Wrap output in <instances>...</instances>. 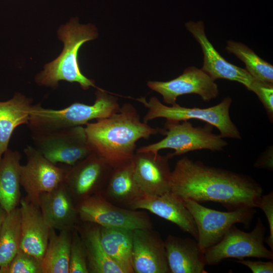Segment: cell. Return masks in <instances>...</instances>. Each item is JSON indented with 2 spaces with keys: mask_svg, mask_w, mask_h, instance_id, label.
Wrapping results in <instances>:
<instances>
[{
  "mask_svg": "<svg viewBox=\"0 0 273 273\" xmlns=\"http://www.w3.org/2000/svg\"><path fill=\"white\" fill-rule=\"evenodd\" d=\"M136 100L148 109L143 118V121L146 123L157 118L179 122L197 119L216 127L223 138L241 139L237 127L230 118L229 111L232 102L230 97L224 98L219 104L207 108H187L177 104L168 106L155 97H151L149 101L145 97Z\"/></svg>",
  "mask_w": 273,
  "mask_h": 273,
  "instance_id": "obj_5",
  "label": "cell"
},
{
  "mask_svg": "<svg viewBox=\"0 0 273 273\" xmlns=\"http://www.w3.org/2000/svg\"><path fill=\"white\" fill-rule=\"evenodd\" d=\"M84 244L89 273H123L106 254L100 240V228L79 220L75 226Z\"/></svg>",
  "mask_w": 273,
  "mask_h": 273,
  "instance_id": "obj_23",
  "label": "cell"
},
{
  "mask_svg": "<svg viewBox=\"0 0 273 273\" xmlns=\"http://www.w3.org/2000/svg\"><path fill=\"white\" fill-rule=\"evenodd\" d=\"M266 229L260 217L250 232L232 225L221 240L204 252L206 265H215L225 259L256 257L273 260V252L264 245Z\"/></svg>",
  "mask_w": 273,
  "mask_h": 273,
  "instance_id": "obj_7",
  "label": "cell"
},
{
  "mask_svg": "<svg viewBox=\"0 0 273 273\" xmlns=\"http://www.w3.org/2000/svg\"><path fill=\"white\" fill-rule=\"evenodd\" d=\"M187 30L200 45L203 53V64L201 68L214 80L224 79L238 82L255 94L261 83L245 69L228 62L215 49L205 32L202 21H189L186 23Z\"/></svg>",
  "mask_w": 273,
  "mask_h": 273,
  "instance_id": "obj_12",
  "label": "cell"
},
{
  "mask_svg": "<svg viewBox=\"0 0 273 273\" xmlns=\"http://www.w3.org/2000/svg\"><path fill=\"white\" fill-rule=\"evenodd\" d=\"M256 208L264 212L268 221L269 234L265 238L264 242L273 251V193L271 191L266 195H262L257 202Z\"/></svg>",
  "mask_w": 273,
  "mask_h": 273,
  "instance_id": "obj_31",
  "label": "cell"
},
{
  "mask_svg": "<svg viewBox=\"0 0 273 273\" xmlns=\"http://www.w3.org/2000/svg\"><path fill=\"white\" fill-rule=\"evenodd\" d=\"M132 260L134 273H170L164 241L154 228L133 231Z\"/></svg>",
  "mask_w": 273,
  "mask_h": 273,
  "instance_id": "obj_15",
  "label": "cell"
},
{
  "mask_svg": "<svg viewBox=\"0 0 273 273\" xmlns=\"http://www.w3.org/2000/svg\"><path fill=\"white\" fill-rule=\"evenodd\" d=\"M69 273H89L85 248L75 226L72 230Z\"/></svg>",
  "mask_w": 273,
  "mask_h": 273,
  "instance_id": "obj_29",
  "label": "cell"
},
{
  "mask_svg": "<svg viewBox=\"0 0 273 273\" xmlns=\"http://www.w3.org/2000/svg\"><path fill=\"white\" fill-rule=\"evenodd\" d=\"M226 51L235 55L245 64V69L256 80L273 85V66L259 57L245 44L233 40H229Z\"/></svg>",
  "mask_w": 273,
  "mask_h": 273,
  "instance_id": "obj_28",
  "label": "cell"
},
{
  "mask_svg": "<svg viewBox=\"0 0 273 273\" xmlns=\"http://www.w3.org/2000/svg\"><path fill=\"white\" fill-rule=\"evenodd\" d=\"M92 105L74 103L56 110L33 105L28 124L31 134L86 125L93 119L108 117L120 109L117 98L98 87Z\"/></svg>",
  "mask_w": 273,
  "mask_h": 273,
  "instance_id": "obj_4",
  "label": "cell"
},
{
  "mask_svg": "<svg viewBox=\"0 0 273 273\" xmlns=\"http://www.w3.org/2000/svg\"><path fill=\"white\" fill-rule=\"evenodd\" d=\"M58 36L64 43L63 49L57 58L46 64L43 70L36 76V83L56 88L59 82L63 80L78 83L84 90L91 86L97 88L95 81L82 73L78 61L81 46L98 37L96 27L92 24H80L77 18H72L59 28Z\"/></svg>",
  "mask_w": 273,
  "mask_h": 273,
  "instance_id": "obj_3",
  "label": "cell"
},
{
  "mask_svg": "<svg viewBox=\"0 0 273 273\" xmlns=\"http://www.w3.org/2000/svg\"><path fill=\"white\" fill-rule=\"evenodd\" d=\"M94 152L112 167L132 160L136 143L160 133V128H153L142 121L136 109L125 103L111 116L88 122L84 127Z\"/></svg>",
  "mask_w": 273,
  "mask_h": 273,
  "instance_id": "obj_2",
  "label": "cell"
},
{
  "mask_svg": "<svg viewBox=\"0 0 273 273\" xmlns=\"http://www.w3.org/2000/svg\"><path fill=\"white\" fill-rule=\"evenodd\" d=\"M196 225L197 243L203 251L218 243L227 231L236 223L248 228L256 213L254 208L220 211L202 205L191 199H183Z\"/></svg>",
  "mask_w": 273,
  "mask_h": 273,
  "instance_id": "obj_9",
  "label": "cell"
},
{
  "mask_svg": "<svg viewBox=\"0 0 273 273\" xmlns=\"http://www.w3.org/2000/svg\"><path fill=\"white\" fill-rule=\"evenodd\" d=\"M170 191L182 199L220 203L228 210L256 208L263 190L247 175L210 166L185 156L171 171Z\"/></svg>",
  "mask_w": 273,
  "mask_h": 273,
  "instance_id": "obj_1",
  "label": "cell"
},
{
  "mask_svg": "<svg viewBox=\"0 0 273 273\" xmlns=\"http://www.w3.org/2000/svg\"><path fill=\"white\" fill-rule=\"evenodd\" d=\"M270 117L273 116V85L262 83L255 94Z\"/></svg>",
  "mask_w": 273,
  "mask_h": 273,
  "instance_id": "obj_32",
  "label": "cell"
},
{
  "mask_svg": "<svg viewBox=\"0 0 273 273\" xmlns=\"http://www.w3.org/2000/svg\"><path fill=\"white\" fill-rule=\"evenodd\" d=\"M8 213L0 204V232Z\"/></svg>",
  "mask_w": 273,
  "mask_h": 273,
  "instance_id": "obj_35",
  "label": "cell"
},
{
  "mask_svg": "<svg viewBox=\"0 0 273 273\" xmlns=\"http://www.w3.org/2000/svg\"><path fill=\"white\" fill-rule=\"evenodd\" d=\"M167 156L152 152H135L134 176L143 194L161 195L170 191L171 171Z\"/></svg>",
  "mask_w": 273,
  "mask_h": 273,
  "instance_id": "obj_16",
  "label": "cell"
},
{
  "mask_svg": "<svg viewBox=\"0 0 273 273\" xmlns=\"http://www.w3.org/2000/svg\"><path fill=\"white\" fill-rule=\"evenodd\" d=\"M6 273H43L42 260L20 248Z\"/></svg>",
  "mask_w": 273,
  "mask_h": 273,
  "instance_id": "obj_30",
  "label": "cell"
},
{
  "mask_svg": "<svg viewBox=\"0 0 273 273\" xmlns=\"http://www.w3.org/2000/svg\"><path fill=\"white\" fill-rule=\"evenodd\" d=\"M130 209L148 210L175 224L182 231L197 239V229L191 212L183 200L171 191L161 195L143 194L133 203Z\"/></svg>",
  "mask_w": 273,
  "mask_h": 273,
  "instance_id": "obj_17",
  "label": "cell"
},
{
  "mask_svg": "<svg viewBox=\"0 0 273 273\" xmlns=\"http://www.w3.org/2000/svg\"><path fill=\"white\" fill-rule=\"evenodd\" d=\"M212 127L208 123L203 127H194L188 121L180 123L166 120L160 132L166 136L156 143L139 148L135 152L158 153L162 149H173L174 153L166 155L170 159L195 150L221 151L228 143L219 134L212 132Z\"/></svg>",
  "mask_w": 273,
  "mask_h": 273,
  "instance_id": "obj_6",
  "label": "cell"
},
{
  "mask_svg": "<svg viewBox=\"0 0 273 273\" xmlns=\"http://www.w3.org/2000/svg\"><path fill=\"white\" fill-rule=\"evenodd\" d=\"M32 100L16 93L7 101L0 102V160L8 149L13 132L16 127L28 124L33 105Z\"/></svg>",
  "mask_w": 273,
  "mask_h": 273,
  "instance_id": "obj_24",
  "label": "cell"
},
{
  "mask_svg": "<svg viewBox=\"0 0 273 273\" xmlns=\"http://www.w3.org/2000/svg\"><path fill=\"white\" fill-rule=\"evenodd\" d=\"M35 148L54 164L73 166L93 152L82 126L31 134Z\"/></svg>",
  "mask_w": 273,
  "mask_h": 273,
  "instance_id": "obj_8",
  "label": "cell"
},
{
  "mask_svg": "<svg viewBox=\"0 0 273 273\" xmlns=\"http://www.w3.org/2000/svg\"><path fill=\"white\" fill-rule=\"evenodd\" d=\"M147 85L162 95L163 102L177 104V98L185 94H195L207 102L219 95L217 84L210 76L195 66L186 68L183 74L168 81H149Z\"/></svg>",
  "mask_w": 273,
  "mask_h": 273,
  "instance_id": "obj_14",
  "label": "cell"
},
{
  "mask_svg": "<svg viewBox=\"0 0 273 273\" xmlns=\"http://www.w3.org/2000/svg\"><path fill=\"white\" fill-rule=\"evenodd\" d=\"M79 220L104 227L130 230L154 228L148 214L144 210L131 209L116 206L100 193L75 203Z\"/></svg>",
  "mask_w": 273,
  "mask_h": 273,
  "instance_id": "obj_10",
  "label": "cell"
},
{
  "mask_svg": "<svg viewBox=\"0 0 273 273\" xmlns=\"http://www.w3.org/2000/svg\"><path fill=\"white\" fill-rule=\"evenodd\" d=\"M21 155L9 149L0 160V204L8 213L18 207L21 198Z\"/></svg>",
  "mask_w": 273,
  "mask_h": 273,
  "instance_id": "obj_22",
  "label": "cell"
},
{
  "mask_svg": "<svg viewBox=\"0 0 273 273\" xmlns=\"http://www.w3.org/2000/svg\"><path fill=\"white\" fill-rule=\"evenodd\" d=\"M234 261L248 267L253 273H272L273 261H252L250 260L240 259Z\"/></svg>",
  "mask_w": 273,
  "mask_h": 273,
  "instance_id": "obj_33",
  "label": "cell"
},
{
  "mask_svg": "<svg viewBox=\"0 0 273 273\" xmlns=\"http://www.w3.org/2000/svg\"><path fill=\"white\" fill-rule=\"evenodd\" d=\"M100 228L101 244L108 256L123 273H134L132 260L133 230L101 226Z\"/></svg>",
  "mask_w": 273,
  "mask_h": 273,
  "instance_id": "obj_25",
  "label": "cell"
},
{
  "mask_svg": "<svg viewBox=\"0 0 273 273\" xmlns=\"http://www.w3.org/2000/svg\"><path fill=\"white\" fill-rule=\"evenodd\" d=\"M21 211L20 249L42 260L51 228L46 222L39 207L25 197L20 201Z\"/></svg>",
  "mask_w": 273,
  "mask_h": 273,
  "instance_id": "obj_19",
  "label": "cell"
},
{
  "mask_svg": "<svg viewBox=\"0 0 273 273\" xmlns=\"http://www.w3.org/2000/svg\"><path fill=\"white\" fill-rule=\"evenodd\" d=\"M72 230L57 234L51 229L47 247L42 259L43 273H69V261Z\"/></svg>",
  "mask_w": 273,
  "mask_h": 273,
  "instance_id": "obj_26",
  "label": "cell"
},
{
  "mask_svg": "<svg viewBox=\"0 0 273 273\" xmlns=\"http://www.w3.org/2000/svg\"><path fill=\"white\" fill-rule=\"evenodd\" d=\"M24 152L27 163L21 166V186L26 193V199L39 206L42 194L51 191L64 182L69 166H58L30 146Z\"/></svg>",
  "mask_w": 273,
  "mask_h": 273,
  "instance_id": "obj_11",
  "label": "cell"
},
{
  "mask_svg": "<svg viewBox=\"0 0 273 273\" xmlns=\"http://www.w3.org/2000/svg\"><path fill=\"white\" fill-rule=\"evenodd\" d=\"M39 207L51 229L59 231L72 230L79 220L75 203L64 183L42 194Z\"/></svg>",
  "mask_w": 273,
  "mask_h": 273,
  "instance_id": "obj_18",
  "label": "cell"
},
{
  "mask_svg": "<svg viewBox=\"0 0 273 273\" xmlns=\"http://www.w3.org/2000/svg\"><path fill=\"white\" fill-rule=\"evenodd\" d=\"M101 194L110 203L128 209L143 195L134 178L132 159L113 167Z\"/></svg>",
  "mask_w": 273,
  "mask_h": 273,
  "instance_id": "obj_21",
  "label": "cell"
},
{
  "mask_svg": "<svg viewBox=\"0 0 273 273\" xmlns=\"http://www.w3.org/2000/svg\"><path fill=\"white\" fill-rule=\"evenodd\" d=\"M0 273H2V271H1V270H0Z\"/></svg>",
  "mask_w": 273,
  "mask_h": 273,
  "instance_id": "obj_36",
  "label": "cell"
},
{
  "mask_svg": "<svg viewBox=\"0 0 273 273\" xmlns=\"http://www.w3.org/2000/svg\"><path fill=\"white\" fill-rule=\"evenodd\" d=\"M112 168L94 151L73 166H69L64 183L75 203L101 194Z\"/></svg>",
  "mask_w": 273,
  "mask_h": 273,
  "instance_id": "obj_13",
  "label": "cell"
},
{
  "mask_svg": "<svg viewBox=\"0 0 273 273\" xmlns=\"http://www.w3.org/2000/svg\"><path fill=\"white\" fill-rule=\"evenodd\" d=\"M21 211L18 206L8 213L0 232V269H6L20 248Z\"/></svg>",
  "mask_w": 273,
  "mask_h": 273,
  "instance_id": "obj_27",
  "label": "cell"
},
{
  "mask_svg": "<svg viewBox=\"0 0 273 273\" xmlns=\"http://www.w3.org/2000/svg\"><path fill=\"white\" fill-rule=\"evenodd\" d=\"M254 166L257 168L272 169V157L271 154H266L256 161Z\"/></svg>",
  "mask_w": 273,
  "mask_h": 273,
  "instance_id": "obj_34",
  "label": "cell"
},
{
  "mask_svg": "<svg viewBox=\"0 0 273 273\" xmlns=\"http://www.w3.org/2000/svg\"><path fill=\"white\" fill-rule=\"evenodd\" d=\"M170 273H207L204 252L190 238L168 235L164 241Z\"/></svg>",
  "mask_w": 273,
  "mask_h": 273,
  "instance_id": "obj_20",
  "label": "cell"
}]
</instances>
